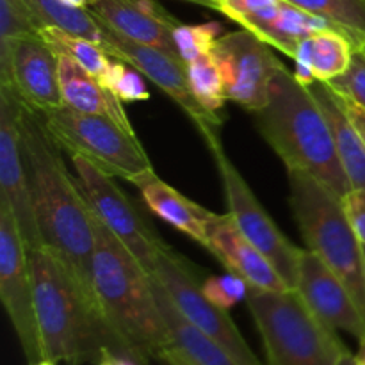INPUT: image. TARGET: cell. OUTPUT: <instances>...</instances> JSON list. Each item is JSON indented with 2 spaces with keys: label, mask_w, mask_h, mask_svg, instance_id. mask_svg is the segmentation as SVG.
<instances>
[{
  "label": "cell",
  "mask_w": 365,
  "mask_h": 365,
  "mask_svg": "<svg viewBox=\"0 0 365 365\" xmlns=\"http://www.w3.org/2000/svg\"><path fill=\"white\" fill-rule=\"evenodd\" d=\"M362 50H365V46H362Z\"/></svg>",
  "instance_id": "7dc6e473"
},
{
  "label": "cell",
  "mask_w": 365,
  "mask_h": 365,
  "mask_svg": "<svg viewBox=\"0 0 365 365\" xmlns=\"http://www.w3.org/2000/svg\"><path fill=\"white\" fill-rule=\"evenodd\" d=\"M25 166L43 245L52 250L93 294V255L96 225L77 177H71L63 150L53 141L38 113L24 106L20 118ZM96 302V299H95Z\"/></svg>",
  "instance_id": "6da1fadb"
},
{
  "label": "cell",
  "mask_w": 365,
  "mask_h": 365,
  "mask_svg": "<svg viewBox=\"0 0 365 365\" xmlns=\"http://www.w3.org/2000/svg\"><path fill=\"white\" fill-rule=\"evenodd\" d=\"M187 75L191 89L200 106L214 116H220L221 109L228 98L227 93H225L220 66H217L212 52L203 53V56L187 63Z\"/></svg>",
  "instance_id": "f1b7e54d"
},
{
  "label": "cell",
  "mask_w": 365,
  "mask_h": 365,
  "mask_svg": "<svg viewBox=\"0 0 365 365\" xmlns=\"http://www.w3.org/2000/svg\"><path fill=\"white\" fill-rule=\"evenodd\" d=\"M209 250L230 273L241 277L250 287L262 291H291L274 264L242 235L228 212L216 214L209 225Z\"/></svg>",
  "instance_id": "ac0fdd59"
},
{
  "label": "cell",
  "mask_w": 365,
  "mask_h": 365,
  "mask_svg": "<svg viewBox=\"0 0 365 365\" xmlns=\"http://www.w3.org/2000/svg\"><path fill=\"white\" fill-rule=\"evenodd\" d=\"M173 38L178 56L187 64L203 53L212 52L214 45L221 38V25L217 21L202 25L180 24L175 29Z\"/></svg>",
  "instance_id": "f546056e"
},
{
  "label": "cell",
  "mask_w": 365,
  "mask_h": 365,
  "mask_svg": "<svg viewBox=\"0 0 365 365\" xmlns=\"http://www.w3.org/2000/svg\"><path fill=\"white\" fill-rule=\"evenodd\" d=\"M255 125L287 171L312 175L341 198L351 191L323 109L285 66L274 75L269 102L255 113Z\"/></svg>",
  "instance_id": "277c9868"
},
{
  "label": "cell",
  "mask_w": 365,
  "mask_h": 365,
  "mask_svg": "<svg viewBox=\"0 0 365 365\" xmlns=\"http://www.w3.org/2000/svg\"><path fill=\"white\" fill-rule=\"evenodd\" d=\"M39 118L61 150L70 157H84L110 177L128 182L135 175L152 170L135 132L110 118L78 113L68 106L39 114Z\"/></svg>",
  "instance_id": "52a82bcc"
},
{
  "label": "cell",
  "mask_w": 365,
  "mask_h": 365,
  "mask_svg": "<svg viewBox=\"0 0 365 365\" xmlns=\"http://www.w3.org/2000/svg\"><path fill=\"white\" fill-rule=\"evenodd\" d=\"M212 152L214 163L220 171L223 182L225 196H227L228 214L234 217L235 225L248 241H252L271 262L274 264L282 277L285 278L291 289H296L298 282V267L303 250L298 248L280 228L277 227L269 214L266 212L252 187L245 180L230 157L225 153L220 141V134L205 139Z\"/></svg>",
  "instance_id": "ba28073f"
},
{
  "label": "cell",
  "mask_w": 365,
  "mask_h": 365,
  "mask_svg": "<svg viewBox=\"0 0 365 365\" xmlns=\"http://www.w3.org/2000/svg\"><path fill=\"white\" fill-rule=\"evenodd\" d=\"M342 207L348 216L349 225L355 230L359 241L365 246V191L364 189H351L342 198Z\"/></svg>",
  "instance_id": "e575fe53"
},
{
  "label": "cell",
  "mask_w": 365,
  "mask_h": 365,
  "mask_svg": "<svg viewBox=\"0 0 365 365\" xmlns=\"http://www.w3.org/2000/svg\"><path fill=\"white\" fill-rule=\"evenodd\" d=\"M282 2L284 0H220L217 11L253 32L277 14Z\"/></svg>",
  "instance_id": "1f68e13d"
},
{
  "label": "cell",
  "mask_w": 365,
  "mask_h": 365,
  "mask_svg": "<svg viewBox=\"0 0 365 365\" xmlns=\"http://www.w3.org/2000/svg\"><path fill=\"white\" fill-rule=\"evenodd\" d=\"M296 292L310 310L335 330L365 341V317L344 282L310 250H303Z\"/></svg>",
  "instance_id": "2e32d148"
},
{
  "label": "cell",
  "mask_w": 365,
  "mask_h": 365,
  "mask_svg": "<svg viewBox=\"0 0 365 365\" xmlns=\"http://www.w3.org/2000/svg\"><path fill=\"white\" fill-rule=\"evenodd\" d=\"M159 360L164 365H196L191 359H189V356H185L184 353L180 351V349L175 348L173 344H171L170 348H166L163 353H160Z\"/></svg>",
  "instance_id": "8d00e7d4"
},
{
  "label": "cell",
  "mask_w": 365,
  "mask_h": 365,
  "mask_svg": "<svg viewBox=\"0 0 365 365\" xmlns=\"http://www.w3.org/2000/svg\"><path fill=\"white\" fill-rule=\"evenodd\" d=\"M102 86L118 96L121 102H143L150 98L145 77L125 61L114 57L109 70L103 75Z\"/></svg>",
  "instance_id": "4dcf8cb0"
},
{
  "label": "cell",
  "mask_w": 365,
  "mask_h": 365,
  "mask_svg": "<svg viewBox=\"0 0 365 365\" xmlns=\"http://www.w3.org/2000/svg\"><path fill=\"white\" fill-rule=\"evenodd\" d=\"M98 365H114L113 364V355H106L102 360H100Z\"/></svg>",
  "instance_id": "b9f144b4"
},
{
  "label": "cell",
  "mask_w": 365,
  "mask_h": 365,
  "mask_svg": "<svg viewBox=\"0 0 365 365\" xmlns=\"http://www.w3.org/2000/svg\"><path fill=\"white\" fill-rule=\"evenodd\" d=\"M71 164L82 192L96 220L135 257L146 273H155L157 259L164 241L148 227L143 214L118 187L114 177L81 155H71Z\"/></svg>",
  "instance_id": "9c48e42d"
},
{
  "label": "cell",
  "mask_w": 365,
  "mask_h": 365,
  "mask_svg": "<svg viewBox=\"0 0 365 365\" xmlns=\"http://www.w3.org/2000/svg\"><path fill=\"white\" fill-rule=\"evenodd\" d=\"M364 246V245H362ZM364 264H365V246H364Z\"/></svg>",
  "instance_id": "f6af8a7d"
},
{
  "label": "cell",
  "mask_w": 365,
  "mask_h": 365,
  "mask_svg": "<svg viewBox=\"0 0 365 365\" xmlns=\"http://www.w3.org/2000/svg\"><path fill=\"white\" fill-rule=\"evenodd\" d=\"M356 365H362V364H360V362H359V360H356Z\"/></svg>",
  "instance_id": "bcb514c9"
},
{
  "label": "cell",
  "mask_w": 365,
  "mask_h": 365,
  "mask_svg": "<svg viewBox=\"0 0 365 365\" xmlns=\"http://www.w3.org/2000/svg\"><path fill=\"white\" fill-rule=\"evenodd\" d=\"M328 86L365 109V50L356 48L348 70L335 81L328 82Z\"/></svg>",
  "instance_id": "836d02e7"
},
{
  "label": "cell",
  "mask_w": 365,
  "mask_h": 365,
  "mask_svg": "<svg viewBox=\"0 0 365 365\" xmlns=\"http://www.w3.org/2000/svg\"><path fill=\"white\" fill-rule=\"evenodd\" d=\"M355 365H356V364H355Z\"/></svg>",
  "instance_id": "c3c4849f"
},
{
  "label": "cell",
  "mask_w": 365,
  "mask_h": 365,
  "mask_svg": "<svg viewBox=\"0 0 365 365\" xmlns=\"http://www.w3.org/2000/svg\"><path fill=\"white\" fill-rule=\"evenodd\" d=\"M102 29L103 36H106V50L109 56L130 64L143 77L153 82L164 95L170 96L196 125L203 139L217 134V128L223 123V118L214 116L200 106L191 89V82H189L187 64L180 57L171 56L164 50L153 48V46L130 41V39L107 29L106 25H102Z\"/></svg>",
  "instance_id": "5bb4252c"
},
{
  "label": "cell",
  "mask_w": 365,
  "mask_h": 365,
  "mask_svg": "<svg viewBox=\"0 0 365 365\" xmlns=\"http://www.w3.org/2000/svg\"><path fill=\"white\" fill-rule=\"evenodd\" d=\"M309 56L310 70L316 82L335 81L349 68L355 45L348 36L335 29H324L302 41Z\"/></svg>",
  "instance_id": "cb8c5ba5"
},
{
  "label": "cell",
  "mask_w": 365,
  "mask_h": 365,
  "mask_svg": "<svg viewBox=\"0 0 365 365\" xmlns=\"http://www.w3.org/2000/svg\"><path fill=\"white\" fill-rule=\"evenodd\" d=\"M113 364L114 365H141L139 362H135L134 359H130V356H114V355H113Z\"/></svg>",
  "instance_id": "74e56055"
},
{
  "label": "cell",
  "mask_w": 365,
  "mask_h": 365,
  "mask_svg": "<svg viewBox=\"0 0 365 365\" xmlns=\"http://www.w3.org/2000/svg\"><path fill=\"white\" fill-rule=\"evenodd\" d=\"M0 299L18 335L25 356L41 362L29 248L9 207L0 202Z\"/></svg>",
  "instance_id": "8fae6325"
},
{
  "label": "cell",
  "mask_w": 365,
  "mask_h": 365,
  "mask_svg": "<svg viewBox=\"0 0 365 365\" xmlns=\"http://www.w3.org/2000/svg\"><path fill=\"white\" fill-rule=\"evenodd\" d=\"M202 291L214 305L220 309L228 310L237 303L246 302L250 292V285L237 274L230 273L217 274V277H209L202 284Z\"/></svg>",
  "instance_id": "d6a6232c"
},
{
  "label": "cell",
  "mask_w": 365,
  "mask_h": 365,
  "mask_svg": "<svg viewBox=\"0 0 365 365\" xmlns=\"http://www.w3.org/2000/svg\"><path fill=\"white\" fill-rule=\"evenodd\" d=\"M248 309L262 337L267 365H355L337 330L316 316L302 296L250 287Z\"/></svg>",
  "instance_id": "5b68a950"
},
{
  "label": "cell",
  "mask_w": 365,
  "mask_h": 365,
  "mask_svg": "<svg viewBox=\"0 0 365 365\" xmlns=\"http://www.w3.org/2000/svg\"><path fill=\"white\" fill-rule=\"evenodd\" d=\"M0 86L14 89L32 113L45 114L64 106L59 84V56L38 36L18 41L11 59L0 66Z\"/></svg>",
  "instance_id": "9a60e30c"
},
{
  "label": "cell",
  "mask_w": 365,
  "mask_h": 365,
  "mask_svg": "<svg viewBox=\"0 0 365 365\" xmlns=\"http://www.w3.org/2000/svg\"><path fill=\"white\" fill-rule=\"evenodd\" d=\"M43 27H56L70 34L91 39L106 48L102 24L86 7H75L64 0H27Z\"/></svg>",
  "instance_id": "d4e9b609"
},
{
  "label": "cell",
  "mask_w": 365,
  "mask_h": 365,
  "mask_svg": "<svg viewBox=\"0 0 365 365\" xmlns=\"http://www.w3.org/2000/svg\"><path fill=\"white\" fill-rule=\"evenodd\" d=\"M324 29H334L327 20L317 14L284 0L278 7L277 14L267 24L260 25L253 34L264 43L287 57H294L296 48L302 41Z\"/></svg>",
  "instance_id": "603a6c76"
},
{
  "label": "cell",
  "mask_w": 365,
  "mask_h": 365,
  "mask_svg": "<svg viewBox=\"0 0 365 365\" xmlns=\"http://www.w3.org/2000/svg\"><path fill=\"white\" fill-rule=\"evenodd\" d=\"M289 203L307 250L346 284L365 317L364 246L349 225L342 198L303 171H287Z\"/></svg>",
  "instance_id": "8992f818"
},
{
  "label": "cell",
  "mask_w": 365,
  "mask_h": 365,
  "mask_svg": "<svg viewBox=\"0 0 365 365\" xmlns=\"http://www.w3.org/2000/svg\"><path fill=\"white\" fill-rule=\"evenodd\" d=\"M59 84L64 106L78 113L107 116L134 130L130 118L125 113L123 102L102 86L98 78L66 56H59Z\"/></svg>",
  "instance_id": "ffe728a7"
},
{
  "label": "cell",
  "mask_w": 365,
  "mask_h": 365,
  "mask_svg": "<svg viewBox=\"0 0 365 365\" xmlns=\"http://www.w3.org/2000/svg\"><path fill=\"white\" fill-rule=\"evenodd\" d=\"M153 285H155L157 303H159L164 323L170 331L171 344L175 348L180 349L196 365H241L223 346L217 344L214 339L203 334L200 328H196L191 321L182 316L180 310L175 307V303L171 302L170 296L166 294V291L160 287L155 278H153Z\"/></svg>",
  "instance_id": "7402d4cb"
},
{
  "label": "cell",
  "mask_w": 365,
  "mask_h": 365,
  "mask_svg": "<svg viewBox=\"0 0 365 365\" xmlns=\"http://www.w3.org/2000/svg\"><path fill=\"white\" fill-rule=\"evenodd\" d=\"M210 2L214 4V7H216V11H217V7H220V0H210Z\"/></svg>",
  "instance_id": "ee69618b"
},
{
  "label": "cell",
  "mask_w": 365,
  "mask_h": 365,
  "mask_svg": "<svg viewBox=\"0 0 365 365\" xmlns=\"http://www.w3.org/2000/svg\"><path fill=\"white\" fill-rule=\"evenodd\" d=\"M335 93H337V91H335ZM339 96H341V95H339ZM341 100H342V106H344V110H346V114H348L349 121L355 125V128L359 130L360 138H362L364 143H365V109H364V107H360L359 103L351 102V100H348V98H344V96H341Z\"/></svg>",
  "instance_id": "d590c367"
},
{
  "label": "cell",
  "mask_w": 365,
  "mask_h": 365,
  "mask_svg": "<svg viewBox=\"0 0 365 365\" xmlns=\"http://www.w3.org/2000/svg\"><path fill=\"white\" fill-rule=\"evenodd\" d=\"M93 294L103 319L130 359L148 365L171 346L153 277L103 227L96 225Z\"/></svg>",
  "instance_id": "3957f363"
},
{
  "label": "cell",
  "mask_w": 365,
  "mask_h": 365,
  "mask_svg": "<svg viewBox=\"0 0 365 365\" xmlns=\"http://www.w3.org/2000/svg\"><path fill=\"white\" fill-rule=\"evenodd\" d=\"M24 103L9 86H0V202L9 207L29 250L41 248L31 184L25 166L20 118Z\"/></svg>",
  "instance_id": "4fadbf2b"
},
{
  "label": "cell",
  "mask_w": 365,
  "mask_h": 365,
  "mask_svg": "<svg viewBox=\"0 0 365 365\" xmlns=\"http://www.w3.org/2000/svg\"><path fill=\"white\" fill-rule=\"evenodd\" d=\"M128 182L138 189L150 212L191 237L203 248H209V225L216 214L171 187L153 171V168L135 175Z\"/></svg>",
  "instance_id": "d6986e66"
},
{
  "label": "cell",
  "mask_w": 365,
  "mask_h": 365,
  "mask_svg": "<svg viewBox=\"0 0 365 365\" xmlns=\"http://www.w3.org/2000/svg\"><path fill=\"white\" fill-rule=\"evenodd\" d=\"M327 20L335 31L351 39L356 48L365 46V0H289Z\"/></svg>",
  "instance_id": "4316f807"
},
{
  "label": "cell",
  "mask_w": 365,
  "mask_h": 365,
  "mask_svg": "<svg viewBox=\"0 0 365 365\" xmlns=\"http://www.w3.org/2000/svg\"><path fill=\"white\" fill-rule=\"evenodd\" d=\"M43 360L81 365L106 355L128 356L95 299L50 248L29 250Z\"/></svg>",
  "instance_id": "7a4b0ae2"
},
{
  "label": "cell",
  "mask_w": 365,
  "mask_h": 365,
  "mask_svg": "<svg viewBox=\"0 0 365 365\" xmlns=\"http://www.w3.org/2000/svg\"><path fill=\"white\" fill-rule=\"evenodd\" d=\"M32 365H56V364L50 362V360H41V362H36V364H32Z\"/></svg>",
  "instance_id": "7bdbcfd3"
},
{
  "label": "cell",
  "mask_w": 365,
  "mask_h": 365,
  "mask_svg": "<svg viewBox=\"0 0 365 365\" xmlns=\"http://www.w3.org/2000/svg\"><path fill=\"white\" fill-rule=\"evenodd\" d=\"M41 29L27 0H0V66L7 64L18 41L38 38Z\"/></svg>",
  "instance_id": "83f0119b"
},
{
  "label": "cell",
  "mask_w": 365,
  "mask_h": 365,
  "mask_svg": "<svg viewBox=\"0 0 365 365\" xmlns=\"http://www.w3.org/2000/svg\"><path fill=\"white\" fill-rule=\"evenodd\" d=\"M356 360H359L362 365H365V341L360 342V351L359 355H356Z\"/></svg>",
  "instance_id": "60d3db41"
},
{
  "label": "cell",
  "mask_w": 365,
  "mask_h": 365,
  "mask_svg": "<svg viewBox=\"0 0 365 365\" xmlns=\"http://www.w3.org/2000/svg\"><path fill=\"white\" fill-rule=\"evenodd\" d=\"M153 278L166 291L182 316L191 321L196 328L223 346L237 359L241 365H264L237 330L228 310L214 305L202 291L198 278L189 267L187 260L164 242L157 259Z\"/></svg>",
  "instance_id": "30bf717a"
},
{
  "label": "cell",
  "mask_w": 365,
  "mask_h": 365,
  "mask_svg": "<svg viewBox=\"0 0 365 365\" xmlns=\"http://www.w3.org/2000/svg\"><path fill=\"white\" fill-rule=\"evenodd\" d=\"M212 56L220 66L228 100L253 114L267 106L271 82L284 68L267 43L241 29L221 36Z\"/></svg>",
  "instance_id": "7c38bea8"
},
{
  "label": "cell",
  "mask_w": 365,
  "mask_h": 365,
  "mask_svg": "<svg viewBox=\"0 0 365 365\" xmlns=\"http://www.w3.org/2000/svg\"><path fill=\"white\" fill-rule=\"evenodd\" d=\"M182 2H189V4H195V6H202V7H209V9L216 11L214 4L210 0H182Z\"/></svg>",
  "instance_id": "f35d334b"
},
{
  "label": "cell",
  "mask_w": 365,
  "mask_h": 365,
  "mask_svg": "<svg viewBox=\"0 0 365 365\" xmlns=\"http://www.w3.org/2000/svg\"><path fill=\"white\" fill-rule=\"evenodd\" d=\"M39 36L52 46L57 56L70 57L71 61H75L78 66L84 68L86 71H89L98 81H102L114 59L98 43L81 38V36L70 34V32L61 31V29L43 27Z\"/></svg>",
  "instance_id": "484cf974"
},
{
  "label": "cell",
  "mask_w": 365,
  "mask_h": 365,
  "mask_svg": "<svg viewBox=\"0 0 365 365\" xmlns=\"http://www.w3.org/2000/svg\"><path fill=\"white\" fill-rule=\"evenodd\" d=\"M88 9L116 34L180 57L173 38L180 21L157 0H91Z\"/></svg>",
  "instance_id": "e0dca14e"
},
{
  "label": "cell",
  "mask_w": 365,
  "mask_h": 365,
  "mask_svg": "<svg viewBox=\"0 0 365 365\" xmlns=\"http://www.w3.org/2000/svg\"><path fill=\"white\" fill-rule=\"evenodd\" d=\"M66 4H70V6H75V7H86L88 9L89 4H91V0H64Z\"/></svg>",
  "instance_id": "ab89813d"
},
{
  "label": "cell",
  "mask_w": 365,
  "mask_h": 365,
  "mask_svg": "<svg viewBox=\"0 0 365 365\" xmlns=\"http://www.w3.org/2000/svg\"><path fill=\"white\" fill-rule=\"evenodd\" d=\"M309 89L327 116L334 134L339 160L351 189L365 191V143L355 125L349 121L341 96L324 82H314Z\"/></svg>",
  "instance_id": "44dd1931"
}]
</instances>
